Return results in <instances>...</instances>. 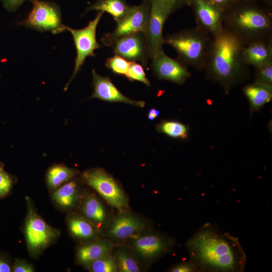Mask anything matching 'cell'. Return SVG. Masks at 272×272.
I'll list each match as a JSON object with an SVG mask.
<instances>
[{
  "label": "cell",
  "mask_w": 272,
  "mask_h": 272,
  "mask_svg": "<svg viewBox=\"0 0 272 272\" xmlns=\"http://www.w3.org/2000/svg\"><path fill=\"white\" fill-rule=\"evenodd\" d=\"M152 68L155 76L159 80L182 84L190 77L187 66L177 59L168 56L161 50L152 58Z\"/></svg>",
  "instance_id": "13"
},
{
  "label": "cell",
  "mask_w": 272,
  "mask_h": 272,
  "mask_svg": "<svg viewBox=\"0 0 272 272\" xmlns=\"http://www.w3.org/2000/svg\"><path fill=\"white\" fill-rule=\"evenodd\" d=\"M13 180L10 175L4 171H0V198L5 196L11 190Z\"/></svg>",
  "instance_id": "31"
},
{
  "label": "cell",
  "mask_w": 272,
  "mask_h": 272,
  "mask_svg": "<svg viewBox=\"0 0 272 272\" xmlns=\"http://www.w3.org/2000/svg\"><path fill=\"white\" fill-rule=\"evenodd\" d=\"M144 227L143 222L136 217L128 214L120 215L112 222L108 235L115 239H124L138 233Z\"/></svg>",
  "instance_id": "15"
},
{
  "label": "cell",
  "mask_w": 272,
  "mask_h": 272,
  "mask_svg": "<svg viewBox=\"0 0 272 272\" xmlns=\"http://www.w3.org/2000/svg\"><path fill=\"white\" fill-rule=\"evenodd\" d=\"M68 226L71 233L79 238L88 239L95 234L92 225L80 217L71 218L68 221Z\"/></svg>",
  "instance_id": "24"
},
{
  "label": "cell",
  "mask_w": 272,
  "mask_h": 272,
  "mask_svg": "<svg viewBox=\"0 0 272 272\" xmlns=\"http://www.w3.org/2000/svg\"><path fill=\"white\" fill-rule=\"evenodd\" d=\"M118 268L122 272H138L140 268L135 260L127 253L118 251L115 255Z\"/></svg>",
  "instance_id": "27"
},
{
  "label": "cell",
  "mask_w": 272,
  "mask_h": 272,
  "mask_svg": "<svg viewBox=\"0 0 272 272\" xmlns=\"http://www.w3.org/2000/svg\"><path fill=\"white\" fill-rule=\"evenodd\" d=\"M10 265L3 258L0 257V272H10L12 270Z\"/></svg>",
  "instance_id": "37"
},
{
  "label": "cell",
  "mask_w": 272,
  "mask_h": 272,
  "mask_svg": "<svg viewBox=\"0 0 272 272\" xmlns=\"http://www.w3.org/2000/svg\"><path fill=\"white\" fill-rule=\"evenodd\" d=\"M34 271L33 266L23 260L16 259L13 267L14 272H33Z\"/></svg>",
  "instance_id": "33"
},
{
  "label": "cell",
  "mask_w": 272,
  "mask_h": 272,
  "mask_svg": "<svg viewBox=\"0 0 272 272\" xmlns=\"http://www.w3.org/2000/svg\"><path fill=\"white\" fill-rule=\"evenodd\" d=\"M130 63V61L117 54L108 58L105 62L106 67L113 73L125 76L126 75Z\"/></svg>",
  "instance_id": "28"
},
{
  "label": "cell",
  "mask_w": 272,
  "mask_h": 272,
  "mask_svg": "<svg viewBox=\"0 0 272 272\" xmlns=\"http://www.w3.org/2000/svg\"><path fill=\"white\" fill-rule=\"evenodd\" d=\"M223 26L245 46L272 39V17L268 11L240 0L225 10Z\"/></svg>",
  "instance_id": "3"
},
{
  "label": "cell",
  "mask_w": 272,
  "mask_h": 272,
  "mask_svg": "<svg viewBox=\"0 0 272 272\" xmlns=\"http://www.w3.org/2000/svg\"><path fill=\"white\" fill-rule=\"evenodd\" d=\"M112 245L107 241L99 240L80 247L77 251L78 261L87 266L94 261L110 255Z\"/></svg>",
  "instance_id": "19"
},
{
  "label": "cell",
  "mask_w": 272,
  "mask_h": 272,
  "mask_svg": "<svg viewBox=\"0 0 272 272\" xmlns=\"http://www.w3.org/2000/svg\"><path fill=\"white\" fill-rule=\"evenodd\" d=\"M189 5L194 13L197 28L214 36L221 31L224 9L208 0H190Z\"/></svg>",
  "instance_id": "11"
},
{
  "label": "cell",
  "mask_w": 272,
  "mask_h": 272,
  "mask_svg": "<svg viewBox=\"0 0 272 272\" xmlns=\"http://www.w3.org/2000/svg\"><path fill=\"white\" fill-rule=\"evenodd\" d=\"M125 77L131 81H138L150 86V82L146 76L143 67L137 62H130Z\"/></svg>",
  "instance_id": "29"
},
{
  "label": "cell",
  "mask_w": 272,
  "mask_h": 272,
  "mask_svg": "<svg viewBox=\"0 0 272 272\" xmlns=\"http://www.w3.org/2000/svg\"><path fill=\"white\" fill-rule=\"evenodd\" d=\"M136 251L142 257L152 258L160 255L167 250V242L157 235H145L133 242Z\"/></svg>",
  "instance_id": "17"
},
{
  "label": "cell",
  "mask_w": 272,
  "mask_h": 272,
  "mask_svg": "<svg viewBox=\"0 0 272 272\" xmlns=\"http://www.w3.org/2000/svg\"><path fill=\"white\" fill-rule=\"evenodd\" d=\"M27 17L18 24L40 31H51L56 34L66 30L62 23L60 8L53 2L35 0Z\"/></svg>",
  "instance_id": "5"
},
{
  "label": "cell",
  "mask_w": 272,
  "mask_h": 272,
  "mask_svg": "<svg viewBox=\"0 0 272 272\" xmlns=\"http://www.w3.org/2000/svg\"><path fill=\"white\" fill-rule=\"evenodd\" d=\"M129 6L125 0H97L87 7L85 13L93 10L106 12L117 21L125 15Z\"/></svg>",
  "instance_id": "20"
},
{
  "label": "cell",
  "mask_w": 272,
  "mask_h": 272,
  "mask_svg": "<svg viewBox=\"0 0 272 272\" xmlns=\"http://www.w3.org/2000/svg\"><path fill=\"white\" fill-rule=\"evenodd\" d=\"M243 55L247 64L254 67L272 62V39L245 46Z\"/></svg>",
  "instance_id": "16"
},
{
  "label": "cell",
  "mask_w": 272,
  "mask_h": 272,
  "mask_svg": "<svg viewBox=\"0 0 272 272\" xmlns=\"http://www.w3.org/2000/svg\"><path fill=\"white\" fill-rule=\"evenodd\" d=\"M152 1H157L172 4L177 8L184 5L189 4L190 0H143V2L149 3Z\"/></svg>",
  "instance_id": "35"
},
{
  "label": "cell",
  "mask_w": 272,
  "mask_h": 272,
  "mask_svg": "<svg viewBox=\"0 0 272 272\" xmlns=\"http://www.w3.org/2000/svg\"><path fill=\"white\" fill-rule=\"evenodd\" d=\"M4 7L9 12L16 11L26 0H1ZM31 2L35 0H28Z\"/></svg>",
  "instance_id": "34"
},
{
  "label": "cell",
  "mask_w": 272,
  "mask_h": 272,
  "mask_svg": "<svg viewBox=\"0 0 272 272\" xmlns=\"http://www.w3.org/2000/svg\"><path fill=\"white\" fill-rule=\"evenodd\" d=\"M103 13L102 12H98L94 19L90 21L88 25L84 28L74 29L66 26V30L69 31L73 36L76 48L77 56L72 76L64 87L65 91L67 89L71 82L80 71L86 57L95 56V50L102 46L97 42L96 36V29Z\"/></svg>",
  "instance_id": "7"
},
{
  "label": "cell",
  "mask_w": 272,
  "mask_h": 272,
  "mask_svg": "<svg viewBox=\"0 0 272 272\" xmlns=\"http://www.w3.org/2000/svg\"><path fill=\"white\" fill-rule=\"evenodd\" d=\"M83 213L89 220L95 224H101L106 220V213L100 201L93 195H89L83 207Z\"/></svg>",
  "instance_id": "23"
},
{
  "label": "cell",
  "mask_w": 272,
  "mask_h": 272,
  "mask_svg": "<svg viewBox=\"0 0 272 272\" xmlns=\"http://www.w3.org/2000/svg\"><path fill=\"white\" fill-rule=\"evenodd\" d=\"M150 4V14L146 32L151 58L163 50V28L167 19L177 8L174 5L152 1Z\"/></svg>",
  "instance_id": "10"
},
{
  "label": "cell",
  "mask_w": 272,
  "mask_h": 272,
  "mask_svg": "<svg viewBox=\"0 0 272 272\" xmlns=\"http://www.w3.org/2000/svg\"><path fill=\"white\" fill-rule=\"evenodd\" d=\"M225 10L231 7L239 0H208Z\"/></svg>",
  "instance_id": "36"
},
{
  "label": "cell",
  "mask_w": 272,
  "mask_h": 272,
  "mask_svg": "<svg viewBox=\"0 0 272 272\" xmlns=\"http://www.w3.org/2000/svg\"><path fill=\"white\" fill-rule=\"evenodd\" d=\"M3 170V167L1 163H0V171Z\"/></svg>",
  "instance_id": "40"
},
{
  "label": "cell",
  "mask_w": 272,
  "mask_h": 272,
  "mask_svg": "<svg viewBox=\"0 0 272 272\" xmlns=\"http://www.w3.org/2000/svg\"><path fill=\"white\" fill-rule=\"evenodd\" d=\"M77 174V171L63 165H55L48 171L46 181L51 188H56L69 181Z\"/></svg>",
  "instance_id": "22"
},
{
  "label": "cell",
  "mask_w": 272,
  "mask_h": 272,
  "mask_svg": "<svg viewBox=\"0 0 272 272\" xmlns=\"http://www.w3.org/2000/svg\"><path fill=\"white\" fill-rule=\"evenodd\" d=\"M87 267L92 272H115L118 269L115 258L110 255L94 261Z\"/></svg>",
  "instance_id": "26"
},
{
  "label": "cell",
  "mask_w": 272,
  "mask_h": 272,
  "mask_svg": "<svg viewBox=\"0 0 272 272\" xmlns=\"http://www.w3.org/2000/svg\"><path fill=\"white\" fill-rule=\"evenodd\" d=\"M157 129L175 138L185 139L187 135L188 129L183 124L175 121H162L157 125Z\"/></svg>",
  "instance_id": "25"
},
{
  "label": "cell",
  "mask_w": 272,
  "mask_h": 272,
  "mask_svg": "<svg viewBox=\"0 0 272 272\" xmlns=\"http://www.w3.org/2000/svg\"><path fill=\"white\" fill-rule=\"evenodd\" d=\"M212 40L209 34L196 27L167 35L164 44L174 48L181 63L201 70L205 69Z\"/></svg>",
  "instance_id": "4"
},
{
  "label": "cell",
  "mask_w": 272,
  "mask_h": 272,
  "mask_svg": "<svg viewBox=\"0 0 272 272\" xmlns=\"http://www.w3.org/2000/svg\"><path fill=\"white\" fill-rule=\"evenodd\" d=\"M160 113V111L156 110L155 108H152L149 111V114L153 115L156 117L159 115Z\"/></svg>",
  "instance_id": "38"
},
{
  "label": "cell",
  "mask_w": 272,
  "mask_h": 272,
  "mask_svg": "<svg viewBox=\"0 0 272 272\" xmlns=\"http://www.w3.org/2000/svg\"><path fill=\"white\" fill-rule=\"evenodd\" d=\"M25 234L28 250L31 253L36 255L54 241L59 235V231L47 224L29 203Z\"/></svg>",
  "instance_id": "9"
},
{
  "label": "cell",
  "mask_w": 272,
  "mask_h": 272,
  "mask_svg": "<svg viewBox=\"0 0 272 272\" xmlns=\"http://www.w3.org/2000/svg\"><path fill=\"white\" fill-rule=\"evenodd\" d=\"M111 47L115 54L130 62H139L144 66L151 58L146 35L141 32L121 38Z\"/></svg>",
  "instance_id": "12"
},
{
  "label": "cell",
  "mask_w": 272,
  "mask_h": 272,
  "mask_svg": "<svg viewBox=\"0 0 272 272\" xmlns=\"http://www.w3.org/2000/svg\"><path fill=\"white\" fill-rule=\"evenodd\" d=\"M150 9V4L144 2L138 6H129L125 15L116 21L114 31L103 35L101 41L105 46L110 47L123 37L140 32L146 35Z\"/></svg>",
  "instance_id": "6"
},
{
  "label": "cell",
  "mask_w": 272,
  "mask_h": 272,
  "mask_svg": "<svg viewBox=\"0 0 272 272\" xmlns=\"http://www.w3.org/2000/svg\"><path fill=\"white\" fill-rule=\"evenodd\" d=\"M81 177L111 206L118 209L127 206V200L122 189L117 181L104 169L87 170L82 173Z\"/></svg>",
  "instance_id": "8"
},
{
  "label": "cell",
  "mask_w": 272,
  "mask_h": 272,
  "mask_svg": "<svg viewBox=\"0 0 272 272\" xmlns=\"http://www.w3.org/2000/svg\"><path fill=\"white\" fill-rule=\"evenodd\" d=\"M191 261L199 271H242L246 256L238 238L213 225L202 226L187 242Z\"/></svg>",
  "instance_id": "1"
},
{
  "label": "cell",
  "mask_w": 272,
  "mask_h": 272,
  "mask_svg": "<svg viewBox=\"0 0 272 272\" xmlns=\"http://www.w3.org/2000/svg\"><path fill=\"white\" fill-rule=\"evenodd\" d=\"M245 1H253V0H245Z\"/></svg>",
  "instance_id": "41"
},
{
  "label": "cell",
  "mask_w": 272,
  "mask_h": 272,
  "mask_svg": "<svg viewBox=\"0 0 272 272\" xmlns=\"http://www.w3.org/2000/svg\"><path fill=\"white\" fill-rule=\"evenodd\" d=\"M214 37L205 67L206 74L227 92L249 75V65L243 55L245 46L224 27Z\"/></svg>",
  "instance_id": "2"
},
{
  "label": "cell",
  "mask_w": 272,
  "mask_h": 272,
  "mask_svg": "<svg viewBox=\"0 0 272 272\" xmlns=\"http://www.w3.org/2000/svg\"><path fill=\"white\" fill-rule=\"evenodd\" d=\"M255 69V82L272 84V62L256 67Z\"/></svg>",
  "instance_id": "30"
},
{
  "label": "cell",
  "mask_w": 272,
  "mask_h": 272,
  "mask_svg": "<svg viewBox=\"0 0 272 272\" xmlns=\"http://www.w3.org/2000/svg\"><path fill=\"white\" fill-rule=\"evenodd\" d=\"M53 193L52 197L62 207L73 206L78 198V186L74 181H70L59 186Z\"/></svg>",
  "instance_id": "21"
},
{
  "label": "cell",
  "mask_w": 272,
  "mask_h": 272,
  "mask_svg": "<svg viewBox=\"0 0 272 272\" xmlns=\"http://www.w3.org/2000/svg\"><path fill=\"white\" fill-rule=\"evenodd\" d=\"M172 272H193L199 271L196 265L191 261L177 264L170 269Z\"/></svg>",
  "instance_id": "32"
},
{
  "label": "cell",
  "mask_w": 272,
  "mask_h": 272,
  "mask_svg": "<svg viewBox=\"0 0 272 272\" xmlns=\"http://www.w3.org/2000/svg\"><path fill=\"white\" fill-rule=\"evenodd\" d=\"M94 92L91 98H97L112 102H123L133 106L143 107L145 102L132 100L122 94L115 86L108 77L98 75L94 70L92 71Z\"/></svg>",
  "instance_id": "14"
},
{
  "label": "cell",
  "mask_w": 272,
  "mask_h": 272,
  "mask_svg": "<svg viewBox=\"0 0 272 272\" xmlns=\"http://www.w3.org/2000/svg\"><path fill=\"white\" fill-rule=\"evenodd\" d=\"M148 118L150 120H153L156 118V117L153 115L149 114L148 116Z\"/></svg>",
  "instance_id": "39"
},
{
  "label": "cell",
  "mask_w": 272,
  "mask_h": 272,
  "mask_svg": "<svg viewBox=\"0 0 272 272\" xmlns=\"http://www.w3.org/2000/svg\"><path fill=\"white\" fill-rule=\"evenodd\" d=\"M243 92L249 100L251 112L260 109L272 98V84L255 82L246 85Z\"/></svg>",
  "instance_id": "18"
}]
</instances>
